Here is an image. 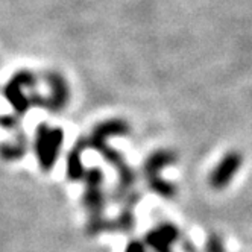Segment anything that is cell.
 <instances>
[{
  "label": "cell",
  "mask_w": 252,
  "mask_h": 252,
  "mask_svg": "<svg viewBox=\"0 0 252 252\" xmlns=\"http://www.w3.org/2000/svg\"><path fill=\"white\" fill-rule=\"evenodd\" d=\"M64 134L61 129H52L47 125H40L37 131V141H35V149L40 164L44 170H49L58 157L60 148L63 145Z\"/></svg>",
  "instance_id": "obj_1"
},
{
  "label": "cell",
  "mask_w": 252,
  "mask_h": 252,
  "mask_svg": "<svg viewBox=\"0 0 252 252\" xmlns=\"http://www.w3.org/2000/svg\"><path fill=\"white\" fill-rule=\"evenodd\" d=\"M243 166V155L239 151H229L222 157V159L218 163L210 176H208V184L213 190H225L236 175L240 172Z\"/></svg>",
  "instance_id": "obj_2"
},
{
  "label": "cell",
  "mask_w": 252,
  "mask_h": 252,
  "mask_svg": "<svg viewBox=\"0 0 252 252\" xmlns=\"http://www.w3.org/2000/svg\"><path fill=\"white\" fill-rule=\"evenodd\" d=\"M179 239V229L172 223H163L149 231L146 242L155 252H172V245Z\"/></svg>",
  "instance_id": "obj_3"
},
{
  "label": "cell",
  "mask_w": 252,
  "mask_h": 252,
  "mask_svg": "<svg viewBox=\"0 0 252 252\" xmlns=\"http://www.w3.org/2000/svg\"><path fill=\"white\" fill-rule=\"evenodd\" d=\"M31 84H35L33 76L29 75V73H20V75H17L9 82L8 88L5 90V96L8 97V100L11 102V105L15 108V111L25 113L28 108H29L31 102L23 94L22 88H23V85H31Z\"/></svg>",
  "instance_id": "obj_4"
},
{
  "label": "cell",
  "mask_w": 252,
  "mask_h": 252,
  "mask_svg": "<svg viewBox=\"0 0 252 252\" xmlns=\"http://www.w3.org/2000/svg\"><path fill=\"white\" fill-rule=\"evenodd\" d=\"M176 161V155L170 151H158L154 155L149 157V159L146 161V175L148 178H154V176H159V170H163L167 166H172Z\"/></svg>",
  "instance_id": "obj_5"
},
{
  "label": "cell",
  "mask_w": 252,
  "mask_h": 252,
  "mask_svg": "<svg viewBox=\"0 0 252 252\" xmlns=\"http://www.w3.org/2000/svg\"><path fill=\"white\" fill-rule=\"evenodd\" d=\"M149 179V187L158 193L159 196L163 197H167V199H170V197H173L176 194V189L173 184H170L169 181H166V179H163L161 176H154V178H148Z\"/></svg>",
  "instance_id": "obj_6"
},
{
  "label": "cell",
  "mask_w": 252,
  "mask_h": 252,
  "mask_svg": "<svg viewBox=\"0 0 252 252\" xmlns=\"http://www.w3.org/2000/svg\"><path fill=\"white\" fill-rule=\"evenodd\" d=\"M81 148L73 149V152L68 157V164H67V170H68V176L71 179H78L82 176V164H81Z\"/></svg>",
  "instance_id": "obj_7"
},
{
  "label": "cell",
  "mask_w": 252,
  "mask_h": 252,
  "mask_svg": "<svg viewBox=\"0 0 252 252\" xmlns=\"http://www.w3.org/2000/svg\"><path fill=\"white\" fill-rule=\"evenodd\" d=\"M205 252H226L223 239L218 232H211L208 236L207 245H205Z\"/></svg>",
  "instance_id": "obj_8"
},
{
  "label": "cell",
  "mask_w": 252,
  "mask_h": 252,
  "mask_svg": "<svg viewBox=\"0 0 252 252\" xmlns=\"http://www.w3.org/2000/svg\"><path fill=\"white\" fill-rule=\"evenodd\" d=\"M126 252H146V248L140 242H132L128 245V248H126Z\"/></svg>",
  "instance_id": "obj_9"
}]
</instances>
